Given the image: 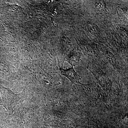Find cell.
I'll return each instance as SVG.
<instances>
[{
  "mask_svg": "<svg viewBox=\"0 0 128 128\" xmlns=\"http://www.w3.org/2000/svg\"><path fill=\"white\" fill-rule=\"evenodd\" d=\"M0 92L3 106L9 112H12V107L18 99V96L1 85H0Z\"/></svg>",
  "mask_w": 128,
  "mask_h": 128,
  "instance_id": "1",
  "label": "cell"
},
{
  "mask_svg": "<svg viewBox=\"0 0 128 128\" xmlns=\"http://www.w3.org/2000/svg\"><path fill=\"white\" fill-rule=\"evenodd\" d=\"M61 74L66 76L74 84H80V77L75 71L73 67L68 69L60 68Z\"/></svg>",
  "mask_w": 128,
  "mask_h": 128,
  "instance_id": "2",
  "label": "cell"
},
{
  "mask_svg": "<svg viewBox=\"0 0 128 128\" xmlns=\"http://www.w3.org/2000/svg\"><path fill=\"white\" fill-rule=\"evenodd\" d=\"M0 105H3V102H2L1 96L0 92Z\"/></svg>",
  "mask_w": 128,
  "mask_h": 128,
  "instance_id": "3",
  "label": "cell"
}]
</instances>
